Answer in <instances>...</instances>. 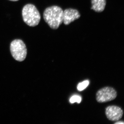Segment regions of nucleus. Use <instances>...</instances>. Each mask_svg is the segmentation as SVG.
Returning <instances> with one entry per match:
<instances>
[{
    "instance_id": "obj_1",
    "label": "nucleus",
    "mask_w": 124,
    "mask_h": 124,
    "mask_svg": "<svg viewBox=\"0 0 124 124\" xmlns=\"http://www.w3.org/2000/svg\"><path fill=\"white\" fill-rule=\"evenodd\" d=\"M63 10L62 8L53 6L46 8L43 14L46 22L51 28L56 29L62 24L63 20Z\"/></svg>"
},
{
    "instance_id": "obj_2",
    "label": "nucleus",
    "mask_w": 124,
    "mask_h": 124,
    "mask_svg": "<svg viewBox=\"0 0 124 124\" xmlns=\"http://www.w3.org/2000/svg\"><path fill=\"white\" fill-rule=\"evenodd\" d=\"M22 16L24 22L29 26H36L40 21L39 12L35 6L32 4H27L23 7Z\"/></svg>"
},
{
    "instance_id": "obj_3",
    "label": "nucleus",
    "mask_w": 124,
    "mask_h": 124,
    "mask_svg": "<svg viewBox=\"0 0 124 124\" xmlns=\"http://www.w3.org/2000/svg\"><path fill=\"white\" fill-rule=\"evenodd\" d=\"M10 50L14 58L18 62H22L26 57V46L22 40L17 39L13 41L10 44Z\"/></svg>"
},
{
    "instance_id": "obj_4",
    "label": "nucleus",
    "mask_w": 124,
    "mask_h": 124,
    "mask_svg": "<svg viewBox=\"0 0 124 124\" xmlns=\"http://www.w3.org/2000/svg\"><path fill=\"white\" fill-rule=\"evenodd\" d=\"M117 93L112 87L106 86L100 89L96 94V100L99 103H104L114 100Z\"/></svg>"
},
{
    "instance_id": "obj_5",
    "label": "nucleus",
    "mask_w": 124,
    "mask_h": 124,
    "mask_svg": "<svg viewBox=\"0 0 124 124\" xmlns=\"http://www.w3.org/2000/svg\"><path fill=\"white\" fill-rule=\"evenodd\" d=\"M108 119L112 121H116L122 118L123 111L117 106H109L106 108L105 111Z\"/></svg>"
},
{
    "instance_id": "obj_6",
    "label": "nucleus",
    "mask_w": 124,
    "mask_h": 124,
    "mask_svg": "<svg viewBox=\"0 0 124 124\" xmlns=\"http://www.w3.org/2000/svg\"><path fill=\"white\" fill-rule=\"evenodd\" d=\"M80 17V15L77 10L72 8L66 9L63 11V22L65 25H68L79 19Z\"/></svg>"
},
{
    "instance_id": "obj_7",
    "label": "nucleus",
    "mask_w": 124,
    "mask_h": 124,
    "mask_svg": "<svg viewBox=\"0 0 124 124\" xmlns=\"http://www.w3.org/2000/svg\"><path fill=\"white\" fill-rule=\"evenodd\" d=\"M91 9L95 12L100 13L104 10L106 4V0H91Z\"/></svg>"
},
{
    "instance_id": "obj_8",
    "label": "nucleus",
    "mask_w": 124,
    "mask_h": 124,
    "mask_svg": "<svg viewBox=\"0 0 124 124\" xmlns=\"http://www.w3.org/2000/svg\"><path fill=\"white\" fill-rule=\"evenodd\" d=\"M89 83V82L88 80L84 81L83 82L79 83L77 85L78 90L79 91L84 90L88 85Z\"/></svg>"
},
{
    "instance_id": "obj_9",
    "label": "nucleus",
    "mask_w": 124,
    "mask_h": 124,
    "mask_svg": "<svg viewBox=\"0 0 124 124\" xmlns=\"http://www.w3.org/2000/svg\"><path fill=\"white\" fill-rule=\"evenodd\" d=\"M81 101V98L79 96L75 95L72 97L70 99V102L71 103H74L77 102L80 103Z\"/></svg>"
},
{
    "instance_id": "obj_10",
    "label": "nucleus",
    "mask_w": 124,
    "mask_h": 124,
    "mask_svg": "<svg viewBox=\"0 0 124 124\" xmlns=\"http://www.w3.org/2000/svg\"><path fill=\"white\" fill-rule=\"evenodd\" d=\"M124 124V121H117V122H116L115 123V124Z\"/></svg>"
},
{
    "instance_id": "obj_11",
    "label": "nucleus",
    "mask_w": 124,
    "mask_h": 124,
    "mask_svg": "<svg viewBox=\"0 0 124 124\" xmlns=\"http://www.w3.org/2000/svg\"><path fill=\"white\" fill-rule=\"evenodd\" d=\"M9 0L11 1H18L19 0Z\"/></svg>"
}]
</instances>
